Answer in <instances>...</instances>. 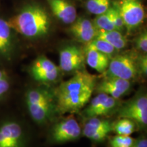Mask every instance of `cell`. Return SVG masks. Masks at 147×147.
<instances>
[{"label":"cell","instance_id":"obj_2","mask_svg":"<svg viewBox=\"0 0 147 147\" xmlns=\"http://www.w3.org/2000/svg\"><path fill=\"white\" fill-rule=\"evenodd\" d=\"M14 32L29 39L47 35L50 29L49 14L42 7L30 5L25 7L8 21Z\"/></svg>","mask_w":147,"mask_h":147},{"label":"cell","instance_id":"obj_11","mask_svg":"<svg viewBox=\"0 0 147 147\" xmlns=\"http://www.w3.org/2000/svg\"><path fill=\"white\" fill-rule=\"evenodd\" d=\"M84 51L76 46H68L59 52V68L65 72H76L83 69Z\"/></svg>","mask_w":147,"mask_h":147},{"label":"cell","instance_id":"obj_24","mask_svg":"<svg viewBox=\"0 0 147 147\" xmlns=\"http://www.w3.org/2000/svg\"><path fill=\"white\" fill-rule=\"evenodd\" d=\"M108 11V14H109L110 20H111L112 23H113L115 29L119 31V32H121L123 30L125 25L123 21V18L121 17L120 12H119L117 3H115V4L114 5V6L112 7V8L110 7Z\"/></svg>","mask_w":147,"mask_h":147},{"label":"cell","instance_id":"obj_25","mask_svg":"<svg viewBox=\"0 0 147 147\" xmlns=\"http://www.w3.org/2000/svg\"><path fill=\"white\" fill-rule=\"evenodd\" d=\"M135 140L130 136L116 135L109 140L110 147H131Z\"/></svg>","mask_w":147,"mask_h":147},{"label":"cell","instance_id":"obj_20","mask_svg":"<svg viewBox=\"0 0 147 147\" xmlns=\"http://www.w3.org/2000/svg\"><path fill=\"white\" fill-rule=\"evenodd\" d=\"M85 49H93V50L97 51L99 52L107 55L108 56L110 57L113 55L117 50L105 40L98 38H95L89 43L86 44Z\"/></svg>","mask_w":147,"mask_h":147},{"label":"cell","instance_id":"obj_16","mask_svg":"<svg viewBox=\"0 0 147 147\" xmlns=\"http://www.w3.org/2000/svg\"><path fill=\"white\" fill-rule=\"evenodd\" d=\"M53 13L65 24H71L77 17L76 10L72 4L66 0H49Z\"/></svg>","mask_w":147,"mask_h":147},{"label":"cell","instance_id":"obj_7","mask_svg":"<svg viewBox=\"0 0 147 147\" xmlns=\"http://www.w3.org/2000/svg\"><path fill=\"white\" fill-rule=\"evenodd\" d=\"M139 72L137 62L129 55H119L110 59L109 65L104 76H113L131 80Z\"/></svg>","mask_w":147,"mask_h":147},{"label":"cell","instance_id":"obj_1","mask_svg":"<svg viewBox=\"0 0 147 147\" xmlns=\"http://www.w3.org/2000/svg\"><path fill=\"white\" fill-rule=\"evenodd\" d=\"M96 84L95 75L84 69L74 72L53 91L57 113H74L82 110L89 102Z\"/></svg>","mask_w":147,"mask_h":147},{"label":"cell","instance_id":"obj_14","mask_svg":"<svg viewBox=\"0 0 147 147\" xmlns=\"http://www.w3.org/2000/svg\"><path fill=\"white\" fill-rule=\"evenodd\" d=\"M14 33L8 21L0 18V59L10 61L13 58L16 51Z\"/></svg>","mask_w":147,"mask_h":147},{"label":"cell","instance_id":"obj_27","mask_svg":"<svg viewBox=\"0 0 147 147\" xmlns=\"http://www.w3.org/2000/svg\"><path fill=\"white\" fill-rule=\"evenodd\" d=\"M139 72H141L143 75L146 76L147 74V57L145 54L142 55L139 59L138 62H137Z\"/></svg>","mask_w":147,"mask_h":147},{"label":"cell","instance_id":"obj_13","mask_svg":"<svg viewBox=\"0 0 147 147\" xmlns=\"http://www.w3.org/2000/svg\"><path fill=\"white\" fill-rule=\"evenodd\" d=\"M131 81L113 76H104L98 84H96L95 91L97 93H104L119 100L125 95L131 89Z\"/></svg>","mask_w":147,"mask_h":147},{"label":"cell","instance_id":"obj_9","mask_svg":"<svg viewBox=\"0 0 147 147\" xmlns=\"http://www.w3.org/2000/svg\"><path fill=\"white\" fill-rule=\"evenodd\" d=\"M89 102V105L82 111V115L87 119L109 115L120 106L119 100L104 93H97Z\"/></svg>","mask_w":147,"mask_h":147},{"label":"cell","instance_id":"obj_21","mask_svg":"<svg viewBox=\"0 0 147 147\" xmlns=\"http://www.w3.org/2000/svg\"><path fill=\"white\" fill-rule=\"evenodd\" d=\"M86 5L89 12L100 15L109 9L110 0H88Z\"/></svg>","mask_w":147,"mask_h":147},{"label":"cell","instance_id":"obj_26","mask_svg":"<svg viewBox=\"0 0 147 147\" xmlns=\"http://www.w3.org/2000/svg\"><path fill=\"white\" fill-rule=\"evenodd\" d=\"M136 45L137 49L141 52L146 54L147 52V34L146 32H142L136 38Z\"/></svg>","mask_w":147,"mask_h":147},{"label":"cell","instance_id":"obj_15","mask_svg":"<svg viewBox=\"0 0 147 147\" xmlns=\"http://www.w3.org/2000/svg\"><path fill=\"white\" fill-rule=\"evenodd\" d=\"M69 31L78 41L87 44L95 39L97 29L92 21L87 18H79L71 23Z\"/></svg>","mask_w":147,"mask_h":147},{"label":"cell","instance_id":"obj_12","mask_svg":"<svg viewBox=\"0 0 147 147\" xmlns=\"http://www.w3.org/2000/svg\"><path fill=\"white\" fill-rule=\"evenodd\" d=\"M113 131V122L99 117L88 118L82 129V134L92 142H102Z\"/></svg>","mask_w":147,"mask_h":147},{"label":"cell","instance_id":"obj_23","mask_svg":"<svg viewBox=\"0 0 147 147\" xmlns=\"http://www.w3.org/2000/svg\"><path fill=\"white\" fill-rule=\"evenodd\" d=\"M11 87L10 78L7 71L0 67V102L8 95Z\"/></svg>","mask_w":147,"mask_h":147},{"label":"cell","instance_id":"obj_22","mask_svg":"<svg viewBox=\"0 0 147 147\" xmlns=\"http://www.w3.org/2000/svg\"><path fill=\"white\" fill-rule=\"evenodd\" d=\"M93 25L97 29H102L105 31L116 30L113 23L110 18L108 11L100 15H97V17L93 20Z\"/></svg>","mask_w":147,"mask_h":147},{"label":"cell","instance_id":"obj_28","mask_svg":"<svg viewBox=\"0 0 147 147\" xmlns=\"http://www.w3.org/2000/svg\"><path fill=\"white\" fill-rule=\"evenodd\" d=\"M131 147H147V139L146 137L142 136L135 140Z\"/></svg>","mask_w":147,"mask_h":147},{"label":"cell","instance_id":"obj_5","mask_svg":"<svg viewBox=\"0 0 147 147\" xmlns=\"http://www.w3.org/2000/svg\"><path fill=\"white\" fill-rule=\"evenodd\" d=\"M119 118L134 121L138 126L146 127L147 125V96L145 93H137L133 98L119 106L117 110Z\"/></svg>","mask_w":147,"mask_h":147},{"label":"cell","instance_id":"obj_19","mask_svg":"<svg viewBox=\"0 0 147 147\" xmlns=\"http://www.w3.org/2000/svg\"><path fill=\"white\" fill-rule=\"evenodd\" d=\"M137 124L134 121L127 118H119L113 122V131L117 135L130 136L136 131Z\"/></svg>","mask_w":147,"mask_h":147},{"label":"cell","instance_id":"obj_18","mask_svg":"<svg viewBox=\"0 0 147 147\" xmlns=\"http://www.w3.org/2000/svg\"><path fill=\"white\" fill-rule=\"evenodd\" d=\"M95 38L102 39L111 45L117 51L124 49L127 46V39L121 32L117 30L105 31L97 29Z\"/></svg>","mask_w":147,"mask_h":147},{"label":"cell","instance_id":"obj_8","mask_svg":"<svg viewBox=\"0 0 147 147\" xmlns=\"http://www.w3.org/2000/svg\"><path fill=\"white\" fill-rule=\"evenodd\" d=\"M125 27L131 31L140 25L145 17L144 9L139 0H120L117 3Z\"/></svg>","mask_w":147,"mask_h":147},{"label":"cell","instance_id":"obj_3","mask_svg":"<svg viewBox=\"0 0 147 147\" xmlns=\"http://www.w3.org/2000/svg\"><path fill=\"white\" fill-rule=\"evenodd\" d=\"M25 102L31 118L38 125L47 123L57 113L54 93L45 88L27 90Z\"/></svg>","mask_w":147,"mask_h":147},{"label":"cell","instance_id":"obj_10","mask_svg":"<svg viewBox=\"0 0 147 147\" xmlns=\"http://www.w3.org/2000/svg\"><path fill=\"white\" fill-rule=\"evenodd\" d=\"M61 69L53 61L45 56H40L33 62L29 73L35 80L42 82L56 81L60 75Z\"/></svg>","mask_w":147,"mask_h":147},{"label":"cell","instance_id":"obj_17","mask_svg":"<svg viewBox=\"0 0 147 147\" xmlns=\"http://www.w3.org/2000/svg\"><path fill=\"white\" fill-rule=\"evenodd\" d=\"M85 62L94 70L104 74L109 65L110 57L99 51L90 49H84Z\"/></svg>","mask_w":147,"mask_h":147},{"label":"cell","instance_id":"obj_4","mask_svg":"<svg viewBox=\"0 0 147 147\" xmlns=\"http://www.w3.org/2000/svg\"><path fill=\"white\" fill-rule=\"evenodd\" d=\"M28 137L21 122L13 119L0 121V147H27Z\"/></svg>","mask_w":147,"mask_h":147},{"label":"cell","instance_id":"obj_6","mask_svg":"<svg viewBox=\"0 0 147 147\" xmlns=\"http://www.w3.org/2000/svg\"><path fill=\"white\" fill-rule=\"evenodd\" d=\"M82 134V129L73 116L65 117L55 123L50 132L53 144H63L78 140Z\"/></svg>","mask_w":147,"mask_h":147}]
</instances>
